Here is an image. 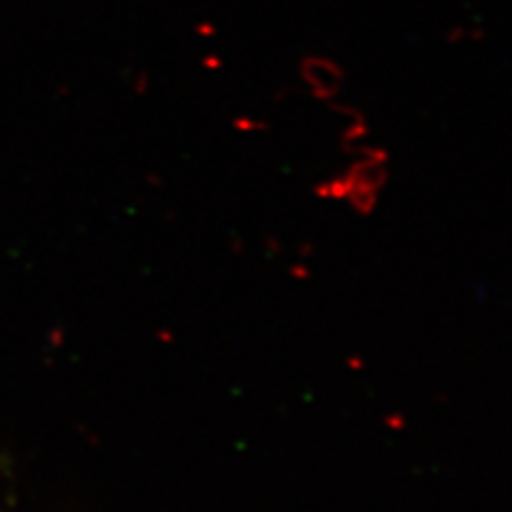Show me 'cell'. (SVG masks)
<instances>
[{
    "instance_id": "cell-1",
    "label": "cell",
    "mask_w": 512,
    "mask_h": 512,
    "mask_svg": "<svg viewBox=\"0 0 512 512\" xmlns=\"http://www.w3.org/2000/svg\"><path fill=\"white\" fill-rule=\"evenodd\" d=\"M301 75L318 99H331L344 84L342 69L329 58L308 56L301 62Z\"/></svg>"
}]
</instances>
